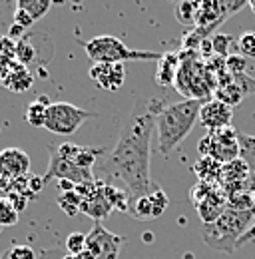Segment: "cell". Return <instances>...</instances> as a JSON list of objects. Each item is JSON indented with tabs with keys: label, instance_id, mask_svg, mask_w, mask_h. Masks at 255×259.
Here are the masks:
<instances>
[{
	"label": "cell",
	"instance_id": "obj_14",
	"mask_svg": "<svg viewBox=\"0 0 255 259\" xmlns=\"http://www.w3.org/2000/svg\"><path fill=\"white\" fill-rule=\"evenodd\" d=\"M0 82H2V86H4L6 90L20 94V92L30 90L32 82H34V76L28 72L26 66L18 64V62L14 60V62L10 64V68H8V72L0 78Z\"/></svg>",
	"mask_w": 255,
	"mask_h": 259
},
{
	"label": "cell",
	"instance_id": "obj_9",
	"mask_svg": "<svg viewBox=\"0 0 255 259\" xmlns=\"http://www.w3.org/2000/svg\"><path fill=\"white\" fill-rule=\"evenodd\" d=\"M50 180H58V182H72L74 186H82V184H90L96 182L92 169H84L78 167L74 163H70L68 160L60 158L58 154H54L50 150V163L44 176V184H48Z\"/></svg>",
	"mask_w": 255,
	"mask_h": 259
},
{
	"label": "cell",
	"instance_id": "obj_42",
	"mask_svg": "<svg viewBox=\"0 0 255 259\" xmlns=\"http://www.w3.org/2000/svg\"><path fill=\"white\" fill-rule=\"evenodd\" d=\"M152 239H154V235H152L150 231H146V233H144V241H146V243H152Z\"/></svg>",
	"mask_w": 255,
	"mask_h": 259
},
{
	"label": "cell",
	"instance_id": "obj_28",
	"mask_svg": "<svg viewBox=\"0 0 255 259\" xmlns=\"http://www.w3.org/2000/svg\"><path fill=\"white\" fill-rule=\"evenodd\" d=\"M130 213L136 218V220H154V207H152V201H150V195H142V197H136L134 203L130 205Z\"/></svg>",
	"mask_w": 255,
	"mask_h": 259
},
{
	"label": "cell",
	"instance_id": "obj_34",
	"mask_svg": "<svg viewBox=\"0 0 255 259\" xmlns=\"http://www.w3.org/2000/svg\"><path fill=\"white\" fill-rule=\"evenodd\" d=\"M247 60L245 56H237V54H229V58H225V70L229 74H245Z\"/></svg>",
	"mask_w": 255,
	"mask_h": 259
},
{
	"label": "cell",
	"instance_id": "obj_13",
	"mask_svg": "<svg viewBox=\"0 0 255 259\" xmlns=\"http://www.w3.org/2000/svg\"><path fill=\"white\" fill-rule=\"evenodd\" d=\"M88 74L94 80L96 86H100L104 90H118V88H122L124 78H126L124 64H92Z\"/></svg>",
	"mask_w": 255,
	"mask_h": 259
},
{
	"label": "cell",
	"instance_id": "obj_27",
	"mask_svg": "<svg viewBox=\"0 0 255 259\" xmlns=\"http://www.w3.org/2000/svg\"><path fill=\"white\" fill-rule=\"evenodd\" d=\"M209 42H211V50H214L216 54H220L222 58H229L231 48L235 50V46H237V40H235L233 36H229V34H222V32L214 34Z\"/></svg>",
	"mask_w": 255,
	"mask_h": 259
},
{
	"label": "cell",
	"instance_id": "obj_17",
	"mask_svg": "<svg viewBox=\"0 0 255 259\" xmlns=\"http://www.w3.org/2000/svg\"><path fill=\"white\" fill-rule=\"evenodd\" d=\"M214 96H216V100H220V102H223V104H227L229 108H233V106H237V104L243 100V92L239 90V86L233 82L231 74L227 72V74L222 78V82L218 84V88L214 90Z\"/></svg>",
	"mask_w": 255,
	"mask_h": 259
},
{
	"label": "cell",
	"instance_id": "obj_1",
	"mask_svg": "<svg viewBox=\"0 0 255 259\" xmlns=\"http://www.w3.org/2000/svg\"><path fill=\"white\" fill-rule=\"evenodd\" d=\"M161 102L156 98H138L122 126L118 144L108 154L104 171L126 184L128 194L136 197L148 195L154 186L150 180L152 134L156 128Z\"/></svg>",
	"mask_w": 255,
	"mask_h": 259
},
{
	"label": "cell",
	"instance_id": "obj_43",
	"mask_svg": "<svg viewBox=\"0 0 255 259\" xmlns=\"http://www.w3.org/2000/svg\"><path fill=\"white\" fill-rule=\"evenodd\" d=\"M249 8H251V12L255 14V0H251V2H249Z\"/></svg>",
	"mask_w": 255,
	"mask_h": 259
},
{
	"label": "cell",
	"instance_id": "obj_35",
	"mask_svg": "<svg viewBox=\"0 0 255 259\" xmlns=\"http://www.w3.org/2000/svg\"><path fill=\"white\" fill-rule=\"evenodd\" d=\"M233 82L239 86V90L243 92V96L247 94H255V78L247 76V74H231Z\"/></svg>",
	"mask_w": 255,
	"mask_h": 259
},
{
	"label": "cell",
	"instance_id": "obj_39",
	"mask_svg": "<svg viewBox=\"0 0 255 259\" xmlns=\"http://www.w3.org/2000/svg\"><path fill=\"white\" fill-rule=\"evenodd\" d=\"M8 188H10V182L0 176V197H4V195L8 194Z\"/></svg>",
	"mask_w": 255,
	"mask_h": 259
},
{
	"label": "cell",
	"instance_id": "obj_45",
	"mask_svg": "<svg viewBox=\"0 0 255 259\" xmlns=\"http://www.w3.org/2000/svg\"><path fill=\"white\" fill-rule=\"evenodd\" d=\"M251 197H253V207H255V192L251 194Z\"/></svg>",
	"mask_w": 255,
	"mask_h": 259
},
{
	"label": "cell",
	"instance_id": "obj_26",
	"mask_svg": "<svg viewBox=\"0 0 255 259\" xmlns=\"http://www.w3.org/2000/svg\"><path fill=\"white\" fill-rule=\"evenodd\" d=\"M56 203L60 205V209L66 215H76V213H80L82 197L76 194L74 190L72 192H60V195L56 197Z\"/></svg>",
	"mask_w": 255,
	"mask_h": 259
},
{
	"label": "cell",
	"instance_id": "obj_19",
	"mask_svg": "<svg viewBox=\"0 0 255 259\" xmlns=\"http://www.w3.org/2000/svg\"><path fill=\"white\" fill-rule=\"evenodd\" d=\"M50 104H52V102L48 100V96H44V94L28 104V108H26V122L30 124L32 128H44L46 108H48Z\"/></svg>",
	"mask_w": 255,
	"mask_h": 259
},
{
	"label": "cell",
	"instance_id": "obj_3",
	"mask_svg": "<svg viewBox=\"0 0 255 259\" xmlns=\"http://www.w3.org/2000/svg\"><path fill=\"white\" fill-rule=\"evenodd\" d=\"M255 209L251 211H235L227 207L222 215L211 224H201V237L203 241L223 253H233L237 249L239 239L253 226Z\"/></svg>",
	"mask_w": 255,
	"mask_h": 259
},
{
	"label": "cell",
	"instance_id": "obj_8",
	"mask_svg": "<svg viewBox=\"0 0 255 259\" xmlns=\"http://www.w3.org/2000/svg\"><path fill=\"white\" fill-rule=\"evenodd\" d=\"M124 243H126L124 237L108 231L102 226V222H94L92 231L86 235V249L94 253L96 259H118V253Z\"/></svg>",
	"mask_w": 255,
	"mask_h": 259
},
{
	"label": "cell",
	"instance_id": "obj_6",
	"mask_svg": "<svg viewBox=\"0 0 255 259\" xmlns=\"http://www.w3.org/2000/svg\"><path fill=\"white\" fill-rule=\"evenodd\" d=\"M96 112H88L84 108H78L70 102H52L46 108V118H44V128L58 136H72L78 128L90 120L96 118Z\"/></svg>",
	"mask_w": 255,
	"mask_h": 259
},
{
	"label": "cell",
	"instance_id": "obj_10",
	"mask_svg": "<svg viewBox=\"0 0 255 259\" xmlns=\"http://www.w3.org/2000/svg\"><path fill=\"white\" fill-rule=\"evenodd\" d=\"M48 150H52L60 158L68 160V162L78 165V167H84V169H92V165L102 156H106V150H102V148L78 146V144H72V142H62V144H54V146L50 144Z\"/></svg>",
	"mask_w": 255,
	"mask_h": 259
},
{
	"label": "cell",
	"instance_id": "obj_29",
	"mask_svg": "<svg viewBox=\"0 0 255 259\" xmlns=\"http://www.w3.org/2000/svg\"><path fill=\"white\" fill-rule=\"evenodd\" d=\"M18 215L20 213L14 209V205L6 197H0V226H16Z\"/></svg>",
	"mask_w": 255,
	"mask_h": 259
},
{
	"label": "cell",
	"instance_id": "obj_2",
	"mask_svg": "<svg viewBox=\"0 0 255 259\" xmlns=\"http://www.w3.org/2000/svg\"><path fill=\"white\" fill-rule=\"evenodd\" d=\"M199 110L201 102L190 98L161 108L156 120L159 154L169 156V152L178 148L186 140V136H190L195 122L199 120Z\"/></svg>",
	"mask_w": 255,
	"mask_h": 259
},
{
	"label": "cell",
	"instance_id": "obj_44",
	"mask_svg": "<svg viewBox=\"0 0 255 259\" xmlns=\"http://www.w3.org/2000/svg\"><path fill=\"white\" fill-rule=\"evenodd\" d=\"M62 259H74V257H72V255H64Z\"/></svg>",
	"mask_w": 255,
	"mask_h": 259
},
{
	"label": "cell",
	"instance_id": "obj_25",
	"mask_svg": "<svg viewBox=\"0 0 255 259\" xmlns=\"http://www.w3.org/2000/svg\"><path fill=\"white\" fill-rule=\"evenodd\" d=\"M239 160H243L249 171H255V136L239 134Z\"/></svg>",
	"mask_w": 255,
	"mask_h": 259
},
{
	"label": "cell",
	"instance_id": "obj_11",
	"mask_svg": "<svg viewBox=\"0 0 255 259\" xmlns=\"http://www.w3.org/2000/svg\"><path fill=\"white\" fill-rule=\"evenodd\" d=\"M231 118H233V108H229L227 104H223L216 98H211V100L201 104L199 122H201L203 128H207V132L229 128L231 126Z\"/></svg>",
	"mask_w": 255,
	"mask_h": 259
},
{
	"label": "cell",
	"instance_id": "obj_36",
	"mask_svg": "<svg viewBox=\"0 0 255 259\" xmlns=\"http://www.w3.org/2000/svg\"><path fill=\"white\" fill-rule=\"evenodd\" d=\"M0 58L16 60V42L8 36H0Z\"/></svg>",
	"mask_w": 255,
	"mask_h": 259
},
{
	"label": "cell",
	"instance_id": "obj_7",
	"mask_svg": "<svg viewBox=\"0 0 255 259\" xmlns=\"http://www.w3.org/2000/svg\"><path fill=\"white\" fill-rule=\"evenodd\" d=\"M197 150L201 158H214L222 165L233 162L239 158V132H235L231 126L207 132V136L199 140Z\"/></svg>",
	"mask_w": 255,
	"mask_h": 259
},
{
	"label": "cell",
	"instance_id": "obj_33",
	"mask_svg": "<svg viewBox=\"0 0 255 259\" xmlns=\"http://www.w3.org/2000/svg\"><path fill=\"white\" fill-rule=\"evenodd\" d=\"M2 259H38L36 255V251L28 247V245H12L4 255Z\"/></svg>",
	"mask_w": 255,
	"mask_h": 259
},
{
	"label": "cell",
	"instance_id": "obj_16",
	"mask_svg": "<svg viewBox=\"0 0 255 259\" xmlns=\"http://www.w3.org/2000/svg\"><path fill=\"white\" fill-rule=\"evenodd\" d=\"M114 211V207L110 205V201L104 197V194L100 192V188L96 190L94 195L82 199V207H80V213H86L90 215L94 222H102L104 218H108L110 213Z\"/></svg>",
	"mask_w": 255,
	"mask_h": 259
},
{
	"label": "cell",
	"instance_id": "obj_24",
	"mask_svg": "<svg viewBox=\"0 0 255 259\" xmlns=\"http://www.w3.org/2000/svg\"><path fill=\"white\" fill-rule=\"evenodd\" d=\"M50 6H52L50 0H18V4H16V8L28 12V16H30L34 22L40 20V18H44L46 12L50 10Z\"/></svg>",
	"mask_w": 255,
	"mask_h": 259
},
{
	"label": "cell",
	"instance_id": "obj_21",
	"mask_svg": "<svg viewBox=\"0 0 255 259\" xmlns=\"http://www.w3.org/2000/svg\"><path fill=\"white\" fill-rule=\"evenodd\" d=\"M199 6L201 2H191V0H184L180 4H176V18L182 26H193L197 22V14H199Z\"/></svg>",
	"mask_w": 255,
	"mask_h": 259
},
{
	"label": "cell",
	"instance_id": "obj_22",
	"mask_svg": "<svg viewBox=\"0 0 255 259\" xmlns=\"http://www.w3.org/2000/svg\"><path fill=\"white\" fill-rule=\"evenodd\" d=\"M98 188H100V192L104 194V197L110 201V205L114 209H118V211H130L126 192H122V190H118V188H114L110 184H102V182H98Z\"/></svg>",
	"mask_w": 255,
	"mask_h": 259
},
{
	"label": "cell",
	"instance_id": "obj_40",
	"mask_svg": "<svg viewBox=\"0 0 255 259\" xmlns=\"http://www.w3.org/2000/svg\"><path fill=\"white\" fill-rule=\"evenodd\" d=\"M14 60H6V58H0V78L8 72V68H10V64H12Z\"/></svg>",
	"mask_w": 255,
	"mask_h": 259
},
{
	"label": "cell",
	"instance_id": "obj_20",
	"mask_svg": "<svg viewBox=\"0 0 255 259\" xmlns=\"http://www.w3.org/2000/svg\"><path fill=\"white\" fill-rule=\"evenodd\" d=\"M193 171L199 176V182L211 184L214 180H222V163L216 162L214 158H201L193 165Z\"/></svg>",
	"mask_w": 255,
	"mask_h": 259
},
{
	"label": "cell",
	"instance_id": "obj_12",
	"mask_svg": "<svg viewBox=\"0 0 255 259\" xmlns=\"http://www.w3.org/2000/svg\"><path fill=\"white\" fill-rule=\"evenodd\" d=\"M30 171V156L20 148H4L0 152V176L8 182L18 180Z\"/></svg>",
	"mask_w": 255,
	"mask_h": 259
},
{
	"label": "cell",
	"instance_id": "obj_37",
	"mask_svg": "<svg viewBox=\"0 0 255 259\" xmlns=\"http://www.w3.org/2000/svg\"><path fill=\"white\" fill-rule=\"evenodd\" d=\"M14 24L22 26L24 30H28L32 24H34V20H32L30 16H28V12H24V10L16 8V10H14Z\"/></svg>",
	"mask_w": 255,
	"mask_h": 259
},
{
	"label": "cell",
	"instance_id": "obj_15",
	"mask_svg": "<svg viewBox=\"0 0 255 259\" xmlns=\"http://www.w3.org/2000/svg\"><path fill=\"white\" fill-rule=\"evenodd\" d=\"M225 209H227V195L222 194V192H214V190L197 205V213H199L203 224L216 222Z\"/></svg>",
	"mask_w": 255,
	"mask_h": 259
},
{
	"label": "cell",
	"instance_id": "obj_18",
	"mask_svg": "<svg viewBox=\"0 0 255 259\" xmlns=\"http://www.w3.org/2000/svg\"><path fill=\"white\" fill-rule=\"evenodd\" d=\"M180 68V56L178 54H163L158 60V70H156V82L159 86H174L176 76Z\"/></svg>",
	"mask_w": 255,
	"mask_h": 259
},
{
	"label": "cell",
	"instance_id": "obj_31",
	"mask_svg": "<svg viewBox=\"0 0 255 259\" xmlns=\"http://www.w3.org/2000/svg\"><path fill=\"white\" fill-rule=\"evenodd\" d=\"M237 50L245 56V58H255V32H243L241 38L237 40Z\"/></svg>",
	"mask_w": 255,
	"mask_h": 259
},
{
	"label": "cell",
	"instance_id": "obj_23",
	"mask_svg": "<svg viewBox=\"0 0 255 259\" xmlns=\"http://www.w3.org/2000/svg\"><path fill=\"white\" fill-rule=\"evenodd\" d=\"M249 174H251L249 167L245 165L243 160H239V158L222 165V180H225L227 184H237L239 180H245Z\"/></svg>",
	"mask_w": 255,
	"mask_h": 259
},
{
	"label": "cell",
	"instance_id": "obj_30",
	"mask_svg": "<svg viewBox=\"0 0 255 259\" xmlns=\"http://www.w3.org/2000/svg\"><path fill=\"white\" fill-rule=\"evenodd\" d=\"M66 249L68 255H80L82 251H86V235L80 231H74L66 237Z\"/></svg>",
	"mask_w": 255,
	"mask_h": 259
},
{
	"label": "cell",
	"instance_id": "obj_32",
	"mask_svg": "<svg viewBox=\"0 0 255 259\" xmlns=\"http://www.w3.org/2000/svg\"><path fill=\"white\" fill-rule=\"evenodd\" d=\"M148 195H150V201H152V207H154V218H159V215L165 211L167 203H169L167 195L163 194L159 188H154Z\"/></svg>",
	"mask_w": 255,
	"mask_h": 259
},
{
	"label": "cell",
	"instance_id": "obj_41",
	"mask_svg": "<svg viewBox=\"0 0 255 259\" xmlns=\"http://www.w3.org/2000/svg\"><path fill=\"white\" fill-rule=\"evenodd\" d=\"M72 257H74V259H96V255H94V253H90V251L86 249V251H82L80 255H72Z\"/></svg>",
	"mask_w": 255,
	"mask_h": 259
},
{
	"label": "cell",
	"instance_id": "obj_38",
	"mask_svg": "<svg viewBox=\"0 0 255 259\" xmlns=\"http://www.w3.org/2000/svg\"><path fill=\"white\" fill-rule=\"evenodd\" d=\"M249 241H255V220H253V226L249 227V231L239 239V243H237V247L239 245H243V243H249Z\"/></svg>",
	"mask_w": 255,
	"mask_h": 259
},
{
	"label": "cell",
	"instance_id": "obj_5",
	"mask_svg": "<svg viewBox=\"0 0 255 259\" xmlns=\"http://www.w3.org/2000/svg\"><path fill=\"white\" fill-rule=\"evenodd\" d=\"M174 86L178 88L180 94L190 96V100H199V102L203 98H209L214 92L209 78H207L205 64L195 60V56L191 52L188 54V60L180 58V68H178Z\"/></svg>",
	"mask_w": 255,
	"mask_h": 259
},
{
	"label": "cell",
	"instance_id": "obj_4",
	"mask_svg": "<svg viewBox=\"0 0 255 259\" xmlns=\"http://www.w3.org/2000/svg\"><path fill=\"white\" fill-rule=\"evenodd\" d=\"M84 52L94 64H124L130 60H159L161 54L148 52V50H134L128 48L122 40L110 34L96 36L84 42Z\"/></svg>",
	"mask_w": 255,
	"mask_h": 259
}]
</instances>
